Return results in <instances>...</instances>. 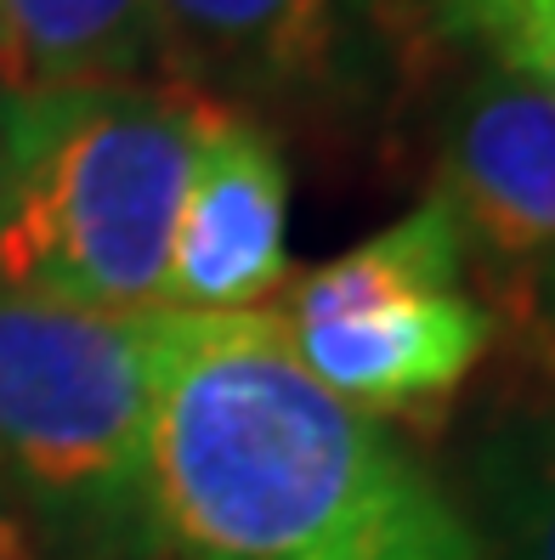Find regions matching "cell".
Here are the masks:
<instances>
[{
	"label": "cell",
	"mask_w": 555,
	"mask_h": 560,
	"mask_svg": "<svg viewBox=\"0 0 555 560\" xmlns=\"http://www.w3.org/2000/svg\"><path fill=\"white\" fill-rule=\"evenodd\" d=\"M159 560H487L391 424L329 397L284 317L148 312Z\"/></svg>",
	"instance_id": "cell-1"
},
{
	"label": "cell",
	"mask_w": 555,
	"mask_h": 560,
	"mask_svg": "<svg viewBox=\"0 0 555 560\" xmlns=\"http://www.w3.org/2000/svg\"><path fill=\"white\" fill-rule=\"evenodd\" d=\"M431 182L499 317L510 294L555 267V103L476 62L442 103Z\"/></svg>",
	"instance_id": "cell-6"
},
{
	"label": "cell",
	"mask_w": 555,
	"mask_h": 560,
	"mask_svg": "<svg viewBox=\"0 0 555 560\" xmlns=\"http://www.w3.org/2000/svg\"><path fill=\"white\" fill-rule=\"evenodd\" d=\"M148 317L0 294V560H159Z\"/></svg>",
	"instance_id": "cell-3"
},
{
	"label": "cell",
	"mask_w": 555,
	"mask_h": 560,
	"mask_svg": "<svg viewBox=\"0 0 555 560\" xmlns=\"http://www.w3.org/2000/svg\"><path fill=\"white\" fill-rule=\"evenodd\" d=\"M176 85L227 108L357 119L397 40L385 0H153Z\"/></svg>",
	"instance_id": "cell-5"
},
{
	"label": "cell",
	"mask_w": 555,
	"mask_h": 560,
	"mask_svg": "<svg viewBox=\"0 0 555 560\" xmlns=\"http://www.w3.org/2000/svg\"><path fill=\"white\" fill-rule=\"evenodd\" d=\"M289 289V159L261 114L199 96L159 312H255Z\"/></svg>",
	"instance_id": "cell-7"
},
{
	"label": "cell",
	"mask_w": 555,
	"mask_h": 560,
	"mask_svg": "<svg viewBox=\"0 0 555 560\" xmlns=\"http://www.w3.org/2000/svg\"><path fill=\"white\" fill-rule=\"evenodd\" d=\"M0 57H7V35H0Z\"/></svg>",
	"instance_id": "cell-13"
},
{
	"label": "cell",
	"mask_w": 555,
	"mask_h": 560,
	"mask_svg": "<svg viewBox=\"0 0 555 560\" xmlns=\"http://www.w3.org/2000/svg\"><path fill=\"white\" fill-rule=\"evenodd\" d=\"M0 91L176 85L153 0H0Z\"/></svg>",
	"instance_id": "cell-8"
},
{
	"label": "cell",
	"mask_w": 555,
	"mask_h": 560,
	"mask_svg": "<svg viewBox=\"0 0 555 560\" xmlns=\"http://www.w3.org/2000/svg\"><path fill=\"white\" fill-rule=\"evenodd\" d=\"M0 159H7V91H0Z\"/></svg>",
	"instance_id": "cell-12"
},
{
	"label": "cell",
	"mask_w": 555,
	"mask_h": 560,
	"mask_svg": "<svg viewBox=\"0 0 555 560\" xmlns=\"http://www.w3.org/2000/svg\"><path fill=\"white\" fill-rule=\"evenodd\" d=\"M487 560H555V397H487L460 447V487Z\"/></svg>",
	"instance_id": "cell-9"
},
{
	"label": "cell",
	"mask_w": 555,
	"mask_h": 560,
	"mask_svg": "<svg viewBox=\"0 0 555 560\" xmlns=\"http://www.w3.org/2000/svg\"><path fill=\"white\" fill-rule=\"evenodd\" d=\"M499 317H510L521 351H528V362H533V374L555 397V267H544L521 294H510V301L499 306Z\"/></svg>",
	"instance_id": "cell-11"
},
{
	"label": "cell",
	"mask_w": 555,
	"mask_h": 560,
	"mask_svg": "<svg viewBox=\"0 0 555 560\" xmlns=\"http://www.w3.org/2000/svg\"><path fill=\"white\" fill-rule=\"evenodd\" d=\"M278 317L289 351L329 397L419 431L448 419L505 328L471 283V255L437 199L296 278Z\"/></svg>",
	"instance_id": "cell-4"
},
{
	"label": "cell",
	"mask_w": 555,
	"mask_h": 560,
	"mask_svg": "<svg viewBox=\"0 0 555 560\" xmlns=\"http://www.w3.org/2000/svg\"><path fill=\"white\" fill-rule=\"evenodd\" d=\"M414 23L555 103V0H414Z\"/></svg>",
	"instance_id": "cell-10"
},
{
	"label": "cell",
	"mask_w": 555,
	"mask_h": 560,
	"mask_svg": "<svg viewBox=\"0 0 555 560\" xmlns=\"http://www.w3.org/2000/svg\"><path fill=\"white\" fill-rule=\"evenodd\" d=\"M193 119L199 91L187 85L7 96L0 294L114 317L159 312Z\"/></svg>",
	"instance_id": "cell-2"
}]
</instances>
